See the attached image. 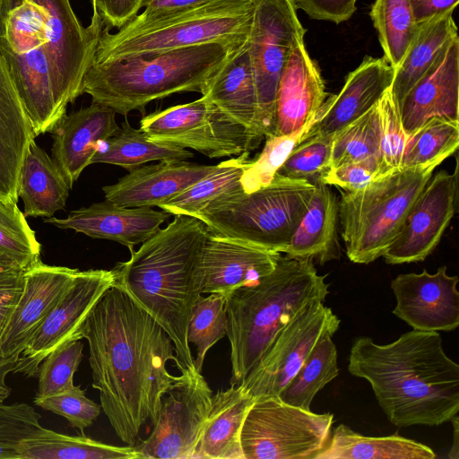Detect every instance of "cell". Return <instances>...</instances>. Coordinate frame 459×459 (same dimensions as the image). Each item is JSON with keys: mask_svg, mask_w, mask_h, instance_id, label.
<instances>
[{"mask_svg": "<svg viewBox=\"0 0 459 459\" xmlns=\"http://www.w3.org/2000/svg\"><path fill=\"white\" fill-rule=\"evenodd\" d=\"M81 333L89 345L92 387L116 435L134 446L142 426L153 424L166 393L180 378L171 375L173 342L161 325L124 290L113 285L100 299Z\"/></svg>", "mask_w": 459, "mask_h": 459, "instance_id": "6da1fadb", "label": "cell"}, {"mask_svg": "<svg viewBox=\"0 0 459 459\" xmlns=\"http://www.w3.org/2000/svg\"><path fill=\"white\" fill-rule=\"evenodd\" d=\"M104 23L84 27L70 0H0V54L36 136L82 95Z\"/></svg>", "mask_w": 459, "mask_h": 459, "instance_id": "7a4b0ae2", "label": "cell"}, {"mask_svg": "<svg viewBox=\"0 0 459 459\" xmlns=\"http://www.w3.org/2000/svg\"><path fill=\"white\" fill-rule=\"evenodd\" d=\"M349 372L367 380L397 427L438 426L459 411V366L445 352L438 332L412 330L388 344L357 338Z\"/></svg>", "mask_w": 459, "mask_h": 459, "instance_id": "3957f363", "label": "cell"}, {"mask_svg": "<svg viewBox=\"0 0 459 459\" xmlns=\"http://www.w3.org/2000/svg\"><path fill=\"white\" fill-rule=\"evenodd\" d=\"M142 243L126 262L112 270L115 285L124 290L147 311L170 337L184 368L197 371L187 339L192 307L201 293L195 269L201 247L209 233L199 219L174 215Z\"/></svg>", "mask_w": 459, "mask_h": 459, "instance_id": "277c9868", "label": "cell"}, {"mask_svg": "<svg viewBox=\"0 0 459 459\" xmlns=\"http://www.w3.org/2000/svg\"><path fill=\"white\" fill-rule=\"evenodd\" d=\"M329 294L325 276L311 259L280 256L275 268L257 282L226 297L230 343V385H240L276 333L312 300Z\"/></svg>", "mask_w": 459, "mask_h": 459, "instance_id": "5b68a950", "label": "cell"}, {"mask_svg": "<svg viewBox=\"0 0 459 459\" xmlns=\"http://www.w3.org/2000/svg\"><path fill=\"white\" fill-rule=\"evenodd\" d=\"M246 40L208 42L149 57L92 62L82 93L125 117L133 110L143 115L153 100L175 93L202 94L209 80Z\"/></svg>", "mask_w": 459, "mask_h": 459, "instance_id": "8992f818", "label": "cell"}, {"mask_svg": "<svg viewBox=\"0 0 459 459\" xmlns=\"http://www.w3.org/2000/svg\"><path fill=\"white\" fill-rule=\"evenodd\" d=\"M314 184L276 174L253 193L242 188L208 204L194 217L209 231L284 253L314 191Z\"/></svg>", "mask_w": 459, "mask_h": 459, "instance_id": "52a82bcc", "label": "cell"}, {"mask_svg": "<svg viewBox=\"0 0 459 459\" xmlns=\"http://www.w3.org/2000/svg\"><path fill=\"white\" fill-rule=\"evenodd\" d=\"M437 167L399 170L342 194L338 215L351 262L369 264L383 256Z\"/></svg>", "mask_w": 459, "mask_h": 459, "instance_id": "ba28073f", "label": "cell"}, {"mask_svg": "<svg viewBox=\"0 0 459 459\" xmlns=\"http://www.w3.org/2000/svg\"><path fill=\"white\" fill-rule=\"evenodd\" d=\"M251 16L250 0H212L128 35L110 33L105 26L93 63L149 57L208 42H240L247 38Z\"/></svg>", "mask_w": 459, "mask_h": 459, "instance_id": "9c48e42d", "label": "cell"}, {"mask_svg": "<svg viewBox=\"0 0 459 459\" xmlns=\"http://www.w3.org/2000/svg\"><path fill=\"white\" fill-rule=\"evenodd\" d=\"M252 16L247 34L257 103L259 135L274 134L275 99L280 76L292 48L304 41L295 0H250Z\"/></svg>", "mask_w": 459, "mask_h": 459, "instance_id": "30bf717a", "label": "cell"}, {"mask_svg": "<svg viewBox=\"0 0 459 459\" xmlns=\"http://www.w3.org/2000/svg\"><path fill=\"white\" fill-rule=\"evenodd\" d=\"M333 423L319 414L292 406L278 396L258 398L241 430L245 459H315L327 446Z\"/></svg>", "mask_w": 459, "mask_h": 459, "instance_id": "8fae6325", "label": "cell"}, {"mask_svg": "<svg viewBox=\"0 0 459 459\" xmlns=\"http://www.w3.org/2000/svg\"><path fill=\"white\" fill-rule=\"evenodd\" d=\"M140 129L154 141L190 148L209 158L250 152L264 138L233 122L204 96L143 116Z\"/></svg>", "mask_w": 459, "mask_h": 459, "instance_id": "7c38bea8", "label": "cell"}, {"mask_svg": "<svg viewBox=\"0 0 459 459\" xmlns=\"http://www.w3.org/2000/svg\"><path fill=\"white\" fill-rule=\"evenodd\" d=\"M340 318L324 301L312 300L284 325L240 384L255 400L278 396L325 333H335Z\"/></svg>", "mask_w": 459, "mask_h": 459, "instance_id": "4fadbf2b", "label": "cell"}, {"mask_svg": "<svg viewBox=\"0 0 459 459\" xmlns=\"http://www.w3.org/2000/svg\"><path fill=\"white\" fill-rule=\"evenodd\" d=\"M212 395L201 372L182 371L162 398L152 431L135 446L141 459H194Z\"/></svg>", "mask_w": 459, "mask_h": 459, "instance_id": "5bb4252c", "label": "cell"}, {"mask_svg": "<svg viewBox=\"0 0 459 459\" xmlns=\"http://www.w3.org/2000/svg\"><path fill=\"white\" fill-rule=\"evenodd\" d=\"M114 284L112 270L79 271L22 352L13 373L36 377L40 363L48 354L70 342L82 340L84 322Z\"/></svg>", "mask_w": 459, "mask_h": 459, "instance_id": "9a60e30c", "label": "cell"}, {"mask_svg": "<svg viewBox=\"0 0 459 459\" xmlns=\"http://www.w3.org/2000/svg\"><path fill=\"white\" fill-rule=\"evenodd\" d=\"M458 197L457 163L453 173L432 176L411 206L403 226L383 256L389 264L420 262L438 245Z\"/></svg>", "mask_w": 459, "mask_h": 459, "instance_id": "2e32d148", "label": "cell"}, {"mask_svg": "<svg viewBox=\"0 0 459 459\" xmlns=\"http://www.w3.org/2000/svg\"><path fill=\"white\" fill-rule=\"evenodd\" d=\"M281 253L209 231L198 255L195 280L201 294L232 291L257 282L276 266Z\"/></svg>", "mask_w": 459, "mask_h": 459, "instance_id": "e0dca14e", "label": "cell"}, {"mask_svg": "<svg viewBox=\"0 0 459 459\" xmlns=\"http://www.w3.org/2000/svg\"><path fill=\"white\" fill-rule=\"evenodd\" d=\"M446 266L431 274L402 273L391 281L396 299L393 314L412 329L429 332L453 331L459 325L458 277Z\"/></svg>", "mask_w": 459, "mask_h": 459, "instance_id": "ac0fdd59", "label": "cell"}, {"mask_svg": "<svg viewBox=\"0 0 459 459\" xmlns=\"http://www.w3.org/2000/svg\"><path fill=\"white\" fill-rule=\"evenodd\" d=\"M78 273V269L45 264L40 259L24 270L23 290L2 335L0 357L18 362L38 328Z\"/></svg>", "mask_w": 459, "mask_h": 459, "instance_id": "d6986e66", "label": "cell"}, {"mask_svg": "<svg viewBox=\"0 0 459 459\" xmlns=\"http://www.w3.org/2000/svg\"><path fill=\"white\" fill-rule=\"evenodd\" d=\"M327 93L320 69L304 41L290 51L280 76L275 99L274 134L308 131L325 102Z\"/></svg>", "mask_w": 459, "mask_h": 459, "instance_id": "ffe728a7", "label": "cell"}, {"mask_svg": "<svg viewBox=\"0 0 459 459\" xmlns=\"http://www.w3.org/2000/svg\"><path fill=\"white\" fill-rule=\"evenodd\" d=\"M458 91L459 37L456 35L447 42L399 105L407 135L433 117L459 122Z\"/></svg>", "mask_w": 459, "mask_h": 459, "instance_id": "44dd1931", "label": "cell"}, {"mask_svg": "<svg viewBox=\"0 0 459 459\" xmlns=\"http://www.w3.org/2000/svg\"><path fill=\"white\" fill-rule=\"evenodd\" d=\"M394 69L383 57L365 56L336 95L325 100L307 137L333 136L377 104L392 85ZM306 137V138H307Z\"/></svg>", "mask_w": 459, "mask_h": 459, "instance_id": "7402d4cb", "label": "cell"}, {"mask_svg": "<svg viewBox=\"0 0 459 459\" xmlns=\"http://www.w3.org/2000/svg\"><path fill=\"white\" fill-rule=\"evenodd\" d=\"M170 215L149 206L122 207L105 200L72 211L66 218L49 217L44 222L93 238L115 241L131 250L156 233Z\"/></svg>", "mask_w": 459, "mask_h": 459, "instance_id": "603a6c76", "label": "cell"}, {"mask_svg": "<svg viewBox=\"0 0 459 459\" xmlns=\"http://www.w3.org/2000/svg\"><path fill=\"white\" fill-rule=\"evenodd\" d=\"M116 114L107 106L91 102L87 108L65 115L51 130L52 159L71 188L91 164L100 143L118 130Z\"/></svg>", "mask_w": 459, "mask_h": 459, "instance_id": "cb8c5ba5", "label": "cell"}, {"mask_svg": "<svg viewBox=\"0 0 459 459\" xmlns=\"http://www.w3.org/2000/svg\"><path fill=\"white\" fill-rule=\"evenodd\" d=\"M216 165L161 160L140 166L102 188L105 200L122 207L160 206L211 173Z\"/></svg>", "mask_w": 459, "mask_h": 459, "instance_id": "d4e9b609", "label": "cell"}, {"mask_svg": "<svg viewBox=\"0 0 459 459\" xmlns=\"http://www.w3.org/2000/svg\"><path fill=\"white\" fill-rule=\"evenodd\" d=\"M35 134L0 54V197L17 203L20 171Z\"/></svg>", "mask_w": 459, "mask_h": 459, "instance_id": "484cf974", "label": "cell"}, {"mask_svg": "<svg viewBox=\"0 0 459 459\" xmlns=\"http://www.w3.org/2000/svg\"><path fill=\"white\" fill-rule=\"evenodd\" d=\"M255 401L242 385L213 394L194 459H245L241 430Z\"/></svg>", "mask_w": 459, "mask_h": 459, "instance_id": "4316f807", "label": "cell"}, {"mask_svg": "<svg viewBox=\"0 0 459 459\" xmlns=\"http://www.w3.org/2000/svg\"><path fill=\"white\" fill-rule=\"evenodd\" d=\"M202 96L233 122L261 136L256 129V93L247 40L209 80Z\"/></svg>", "mask_w": 459, "mask_h": 459, "instance_id": "83f0119b", "label": "cell"}, {"mask_svg": "<svg viewBox=\"0 0 459 459\" xmlns=\"http://www.w3.org/2000/svg\"><path fill=\"white\" fill-rule=\"evenodd\" d=\"M314 186L307 208L284 253L294 258L316 259L323 264L340 255L335 237L339 204L321 178Z\"/></svg>", "mask_w": 459, "mask_h": 459, "instance_id": "f1b7e54d", "label": "cell"}, {"mask_svg": "<svg viewBox=\"0 0 459 459\" xmlns=\"http://www.w3.org/2000/svg\"><path fill=\"white\" fill-rule=\"evenodd\" d=\"M70 189L54 160L32 141L19 177L18 196L24 204V216L52 217L65 207Z\"/></svg>", "mask_w": 459, "mask_h": 459, "instance_id": "f546056e", "label": "cell"}, {"mask_svg": "<svg viewBox=\"0 0 459 459\" xmlns=\"http://www.w3.org/2000/svg\"><path fill=\"white\" fill-rule=\"evenodd\" d=\"M450 9L419 25V30L403 60L394 70L391 90L398 104L429 69L447 42L457 34Z\"/></svg>", "mask_w": 459, "mask_h": 459, "instance_id": "4dcf8cb0", "label": "cell"}, {"mask_svg": "<svg viewBox=\"0 0 459 459\" xmlns=\"http://www.w3.org/2000/svg\"><path fill=\"white\" fill-rule=\"evenodd\" d=\"M428 446L394 433L368 437L340 424L332 430L326 447L315 459H434Z\"/></svg>", "mask_w": 459, "mask_h": 459, "instance_id": "1f68e13d", "label": "cell"}, {"mask_svg": "<svg viewBox=\"0 0 459 459\" xmlns=\"http://www.w3.org/2000/svg\"><path fill=\"white\" fill-rule=\"evenodd\" d=\"M20 459H141L134 446H114L85 435L70 436L41 428L19 446Z\"/></svg>", "mask_w": 459, "mask_h": 459, "instance_id": "d6a6232c", "label": "cell"}, {"mask_svg": "<svg viewBox=\"0 0 459 459\" xmlns=\"http://www.w3.org/2000/svg\"><path fill=\"white\" fill-rule=\"evenodd\" d=\"M192 157L194 154L186 149L154 141L126 120L112 136L100 143L91 164H113L129 171L148 161L186 160Z\"/></svg>", "mask_w": 459, "mask_h": 459, "instance_id": "836d02e7", "label": "cell"}, {"mask_svg": "<svg viewBox=\"0 0 459 459\" xmlns=\"http://www.w3.org/2000/svg\"><path fill=\"white\" fill-rule=\"evenodd\" d=\"M249 153L221 161L207 176L159 207L171 215L194 217L213 200L242 188L241 175L252 160Z\"/></svg>", "mask_w": 459, "mask_h": 459, "instance_id": "e575fe53", "label": "cell"}, {"mask_svg": "<svg viewBox=\"0 0 459 459\" xmlns=\"http://www.w3.org/2000/svg\"><path fill=\"white\" fill-rule=\"evenodd\" d=\"M333 333L322 335L296 375L278 397L284 403L307 411L316 394L339 374Z\"/></svg>", "mask_w": 459, "mask_h": 459, "instance_id": "d590c367", "label": "cell"}, {"mask_svg": "<svg viewBox=\"0 0 459 459\" xmlns=\"http://www.w3.org/2000/svg\"><path fill=\"white\" fill-rule=\"evenodd\" d=\"M459 146V122L441 117L428 119L407 135L400 170L439 166Z\"/></svg>", "mask_w": 459, "mask_h": 459, "instance_id": "8d00e7d4", "label": "cell"}, {"mask_svg": "<svg viewBox=\"0 0 459 459\" xmlns=\"http://www.w3.org/2000/svg\"><path fill=\"white\" fill-rule=\"evenodd\" d=\"M369 15L384 57L395 70L419 30L409 0H376Z\"/></svg>", "mask_w": 459, "mask_h": 459, "instance_id": "74e56055", "label": "cell"}, {"mask_svg": "<svg viewBox=\"0 0 459 459\" xmlns=\"http://www.w3.org/2000/svg\"><path fill=\"white\" fill-rule=\"evenodd\" d=\"M228 316L226 298L221 293L198 296L192 307L187 327V339L196 349L195 366L202 372L208 351L227 335Z\"/></svg>", "mask_w": 459, "mask_h": 459, "instance_id": "f35d334b", "label": "cell"}, {"mask_svg": "<svg viewBox=\"0 0 459 459\" xmlns=\"http://www.w3.org/2000/svg\"><path fill=\"white\" fill-rule=\"evenodd\" d=\"M380 128L377 104L333 137L331 168L369 157L378 159Z\"/></svg>", "mask_w": 459, "mask_h": 459, "instance_id": "ab89813d", "label": "cell"}, {"mask_svg": "<svg viewBox=\"0 0 459 459\" xmlns=\"http://www.w3.org/2000/svg\"><path fill=\"white\" fill-rule=\"evenodd\" d=\"M380 148L378 170L376 179L400 170L401 160L407 139L403 128L400 107L391 87L377 102ZM375 179V180H376Z\"/></svg>", "mask_w": 459, "mask_h": 459, "instance_id": "60d3db41", "label": "cell"}, {"mask_svg": "<svg viewBox=\"0 0 459 459\" xmlns=\"http://www.w3.org/2000/svg\"><path fill=\"white\" fill-rule=\"evenodd\" d=\"M40 247L17 203L0 197V251L27 268L39 259Z\"/></svg>", "mask_w": 459, "mask_h": 459, "instance_id": "b9f144b4", "label": "cell"}, {"mask_svg": "<svg viewBox=\"0 0 459 459\" xmlns=\"http://www.w3.org/2000/svg\"><path fill=\"white\" fill-rule=\"evenodd\" d=\"M307 131L292 135L273 134L265 137V144L255 160H252L240 178L245 193L249 194L268 186L292 149L307 137Z\"/></svg>", "mask_w": 459, "mask_h": 459, "instance_id": "7bdbcfd3", "label": "cell"}, {"mask_svg": "<svg viewBox=\"0 0 459 459\" xmlns=\"http://www.w3.org/2000/svg\"><path fill=\"white\" fill-rule=\"evenodd\" d=\"M333 137L314 134L305 138L292 149L276 174L314 184L329 169Z\"/></svg>", "mask_w": 459, "mask_h": 459, "instance_id": "ee69618b", "label": "cell"}, {"mask_svg": "<svg viewBox=\"0 0 459 459\" xmlns=\"http://www.w3.org/2000/svg\"><path fill=\"white\" fill-rule=\"evenodd\" d=\"M83 343L76 340L48 354L40 363L37 396H45L74 386V376L82 359Z\"/></svg>", "mask_w": 459, "mask_h": 459, "instance_id": "f6af8a7d", "label": "cell"}, {"mask_svg": "<svg viewBox=\"0 0 459 459\" xmlns=\"http://www.w3.org/2000/svg\"><path fill=\"white\" fill-rule=\"evenodd\" d=\"M40 419L28 403H0V459H20L21 442L42 428Z\"/></svg>", "mask_w": 459, "mask_h": 459, "instance_id": "bcb514c9", "label": "cell"}, {"mask_svg": "<svg viewBox=\"0 0 459 459\" xmlns=\"http://www.w3.org/2000/svg\"><path fill=\"white\" fill-rule=\"evenodd\" d=\"M34 403L65 418L71 427L80 429L82 433L93 423L101 410L100 404L89 399L80 385L45 396L36 395Z\"/></svg>", "mask_w": 459, "mask_h": 459, "instance_id": "7dc6e473", "label": "cell"}, {"mask_svg": "<svg viewBox=\"0 0 459 459\" xmlns=\"http://www.w3.org/2000/svg\"><path fill=\"white\" fill-rule=\"evenodd\" d=\"M377 170L378 159L369 157L328 169L322 175L321 181L325 185L339 186L346 191H357L375 180Z\"/></svg>", "mask_w": 459, "mask_h": 459, "instance_id": "c3c4849f", "label": "cell"}, {"mask_svg": "<svg viewBox=\"0 0 459 459\" xmlns=\"http://www.w3.org/2000/svg\"><path fill=\"white\" fill-rule=\"evenodd\" d=\"M212 0H145L144 10L118 29L117 35H128L173 14L200 6Z\"/></svg>", "mask_w": 459, "mask_h": 459, "instance_id": "681fc988", "label": "cell"}, {"mask_svg": "<svg viewBox=\"0 0 459 459\" xmlns=\"http://www.w3.org/2000/svg\"><path fill=\"white\" fill-rule=\"evenodd\" d=\"M298 8L311 19L340 24L356 11L357 0H295Z\"/></svg>", "mask_w": 459, "mask_h": 459, "instance_id": "f907efd6", "label": "cell"}, {"mask_svg": "<svg viewBox=\"0 0 459 459\" xmlns=\"http://www.w3.org/2000/svg\"><path fill=\"white\" fill-rule=\"evenodd\" d=\"M145 0H92L107 28H122L138 14Z\"/></svg>", "mask_w": 459, "mask_h": 459, "instance_id": "816d5d0a", "label": "cell"}, {"mask_svg": "<svg viewBox=\"0 0 459 459\" xmlns=\"http://www.w3.org/2000/svg\"><path fill=\"white\" fill-rule=\"evenodd\" d=\"M25 269L0 273V342L9 318L22 295Z\"/></svg>", "mask_w": 459, "mask_h": 459, "instance_id": "f5cc1de1", "label": "cell"}, {"mask_svg": "<svg viewBox=\"0 0 459 459\" xmlns=\"http://www.w3.org/2000/svg\"><path fill=\"white\" fill-rule=\"evenodd\" d=\"M459 0H409L414 20L418 25L437 13L455 9Z\"/></svg>", "mask_w": 459, "mask_h": 459, "instance_id": "db71d44e", "label": "cell"}, {"mask_svg": "<svg viewBox=\"0 0 459 459\" xmlns=\"http://www.w3.org/2000/svg\"><path fill=\"white\" fill-rule=\"evenodd\" d=\"M17 362L0 357V403L10 395L11 389L5 383L6 377L13 372Z\"/></svg>", "mask_w": 459, "mask_h": 459, "instance_id": "11a10c76", "label": "cell"}, {"mask_svg": "<svg viewBox=\"0 0 459 459\" xmlns=\"http://www.w3.org/2000/svg\"><path fill=\"white\" fill-rule=\"evenodd\" d=\"M25 268L15 259L0 251V273Z\"/></svg>", "mask_w": 459, "mask_h": 459, "instance_id": "9f6ffc18", "label": "cell"}, {"mask_svg": "<svg viewBox=\"0 0 459 459\" xmlns=\"http://www.w3.org/2000/svg\"><path fill=\"white\" fill-rule=\"evenodd\" d=\"M450 421H452L454 426V442L452 447L449 451L448 457L451 459H458L459 458V442H458V431H459V420L458 416L455 415Z\"/></svg>", "mask_w": 459, "mask_h": 459, "instance_id": "6f0895ef", "label": "cell"}]
</instances>
